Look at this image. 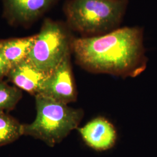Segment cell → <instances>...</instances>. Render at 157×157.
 <instances>
[{"label":"cell","instance_id":"6da1fadb","mask_svg":"<svg viewBox=\"0 0 157 157\" xmlns=\"http://www.w3.org/2000/svg\"><path fill=\"white\" fill-rule=\"evenodd\" d=\"M71 51L78 65L93 73L135 77L145 70L147 62L143 30L139 27L72 38Z\"/></svg>","mask_w":157,"mask_h":157},{"label":"cell","instance_id":"7a4b0ae2","mask_svg":"<svg viewBox=\"0 0 157 157\" xmlns=\"http://www.w3.org/2000/svg\"><path fill=\"white\" fill-rule=\"evenodd\" d=\"M127 0H68L63 6L67 25L80 33L94 36L118 28Z\"/></svg>","mask_w":157,"mask_h":157},{"label":"cell","instance_id":"3957f363","mask_svg":"<svg viewBox=\"0 0 157 157\" xmlns=\"http://www.w3.org/2000/svg\"><path fill=\"white\" fill-rule=\"evenodd\" d=\"M35 97L36 119L32 124H23V135L54 147L78 127L83 112L43 95L38 94Z\"/></svg>","mask_w":157,"mask_h":157},{"label":"cell","instance_id":"277c9868","mask_svg":"<svg viewBox=\"0 0 157 157\" xmlns=\"http://www.w3.org/2000/svg\"><path fill=\"white\" fill-rule=\"evenodd\" d=\"M67 26L49 18L44 21L27 58L40 71L50 74L72 52Z\"/></svg>","mask_w":157,"mask_h":157},{"label":"cell","instance_id":"5b68a950","mask_svg":"<svg viewBox=\"0 0 157 157\" xmlns=\"http://www.w3.org/2000/svg\"><path fill=\"white\" fill-rule=\"evenodd\" d=\"M71 53L48 75L39 95L65 104L76 100L77 91L71 62ZM37 94V95H38Z\"/></svg>","mask_w":157,"mask_h":157},{"label":"cell","instance_id":"8992f818","mask_svg":"<svg viewBox=\"0 0 157 157\" xmlns=\"http://www.w3.org/2000/svg\"><path fill=\"white\" fill-rule=\"evenodd\" d=\"M59 0H1L3 15L10 25L27 26L42 17Z\"/></svg>","mask_w":157,"mask_h":157},{"label":"cell","instance_id":"52a82bcc","mask_svg":"<svg viewBox=\"0 0 157 157\" xmlns=\"http://www.w3.org/2000/svg\"><path fill=\"white\" fill-rule=\"evenodd\" d=\"M78 130L84 142L97 151L112 148L117 139L113 126L104 118H95Z\"/></svg>","mask_w":157,"mask_h":157},{"label":"cell","instance_id":"ba28073f","mask_svg":"<svg viewBox=\"0 0 157 157\" xmlns=\"http://www.w3.org/2000/svg\"><path fill=\"white\" fill-rule=\"evenodd\" d=\"M48 75L35 67L26 58L12 67L7 77L19 89L36 95Z\"/></svg>","mask_w":157,"mask_h":157},{"label":"cell","instance_id":"9c48e42d","mask_svg":"<svg viewBox=\"0 0 157 157\" xmlns=\"http://www.w3.org/2000/svg\"><path fill=\"white\" fill-rule=\"evenodd\" d=\"M36 37V34L0 40V51L11 69L28 58Z\"/></svg>","mask_w":157,"mask_h":157},{"label":"cell","instance_id":"30bf717a","mask_svg":"<svg viewBox=\"0 0 157 157\" xmlns=\"http://www.w3.org/2000/svg\"><path fill=\"white\" fill-rule=\"evenodd\" d=\"M23 126L16 119L0 111V147L11 144L23 136Z\"/></svg>","mask_w":157,"mask_h":157},{"label":"cell","instance_id":"8fae6325","mask_svg":"<svg viewBox=\"0 0 157 157\" xmlns=\"http://www.w3.org/2000/svg\"><path fill=\"white\" fill-rule=\"evenodd\" d=\"M22 97V93L20 89L4 82H0V111L13 109Z\"/></svg>","mask_w":157,"mask_h":157},{"label":"cell","instance_id":"7c38bea8","mask_svg":"<svg viewBox=\"0 0 157 157\" xmlns=\"http://www.w3.org/2000/svg\"><path fill=\"white\" fill-rule=\"evenodd\" d=\"M11 69L8 62L0 51V82L6 76H7Z\"/></svg>","mask_w":157,"mask_h":157}]
</instances>
